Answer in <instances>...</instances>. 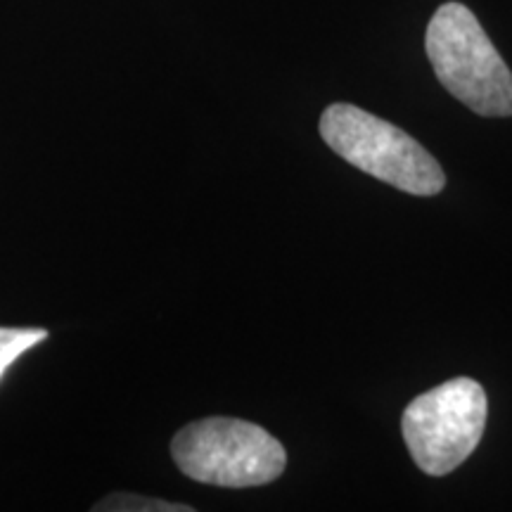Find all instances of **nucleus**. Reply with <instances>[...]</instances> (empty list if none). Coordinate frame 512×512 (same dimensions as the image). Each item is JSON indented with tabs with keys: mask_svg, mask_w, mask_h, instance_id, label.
<instances>
[{
	"mask_svg": "<svg viewBox=\"0 0 512 512\" xmlns=\"http://www.w3.org/2000/svg\"><path fill=\"white\" fill-rule=\"evenodd\" d=\"M434 74L453 98L479 117H512V72L463 3L434 12L425 34Z\"/></svg>",
	"mask_w": 512,
	"mask_h": 512,
	"instance_id": "f257e3e1",
	"label": "nucleus"
},
{
	"mask_svg": "<svg viewBox=\"0 0 512 512\" xmlns=\"http://www.w3.org/2000/svg\"><path fill=\"white\" fill-rule=\"evenodd\" d=\"M318 131L332 152L377 181L418 197L444 190L446 174L437 159L403 128L361 107L335 102L320 117Z\"/></svg>",
	"mask_w": 512,
	"mask_h": 512,
	"instance_id": "f03ea898",
	"label": "nucleus"
},
{
	"mask_svg": "<svg viewBox=\"0 0 512 512\" xmlns=\"http://www.w3.org/2000/svg\"><path fill=\"white\" fill-rule=\"evenodd\" d=\"M178 470L200 484L247 489L271 484L285 472V446L254 422L204 418L190 422L171 441Z\"/></svg>",
	"mask_w": 512,
	"mask_h": 512,
	"instance_id": "7ed1b4c3",
	"label": "nucleus"
},
{
	"mask_svg": "<svg viewBox=\"0 0 512 512\" xmlns=\"http://www.w3.org/2000/svg\"><path fill=\"white\" fill-rule=\"evenodd\" d=\"M489 401L472 377H456L408 403L401 434L425 475L444 477L465 463L482 441Z\"/></svg>",
	"mask_w": 512,
	"mask_h": 512,
	"instance_id": "20e7f679",
	"label": "nucleus"
},
{
	"mask_svg": "<svg viewBox=\"0 0 512 512\" xmlns=\"http://www.w3.org/2000/svg\"><path fill=\"white\" fill-rule=\"evenodd\" d=\"M46 337L48 330L43 328H0V380L19 356L27 354Z\"/></svg>",
	"mask_w": 512,
	"mask_h": 512,
	"instance_id": "39448f33",
	"label": "nucleus"
},
{
	"mask_svg": "<svg viewBox=\"0 0 512 512\" xmlns=\"http://www.w3.org/2000/svg\"><path fill=\"white\" fill-rule=\"evenodd\" d=\"M95 510H114V512H192L190 505H174L157 498H145L138 494H112L105 501L95 505Z\"/></svg>",
	"mask_w": 512,
	"mask_h": 512,
	"instance_id": "423d86ee",
	"label": "nucleus"
}]
</instances>
